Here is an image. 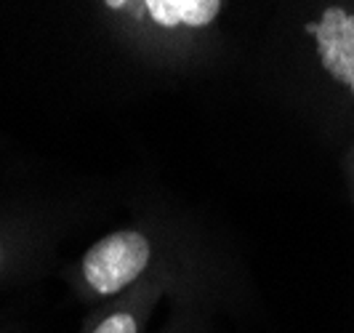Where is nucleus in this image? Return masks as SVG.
Wrapping results in <instances>:
<instances>
[{
	"label": "nucleus",
	"mask_w": 354,
	"mask_h": 333,
	"mask_svg": "<svg viewBox=\"0 0 354 333\" xmlns=\"http://www.w3.org/2000/svg\"><path fill=\"white\" fill-rule=\"evenodd\" d=\"M344 168H346V179H349V187H352V195H354V144H352V150L346 152Z\"/></svg>",
	"instance_id": "obj_4"
},
{
	"label": "nucleus",
	"mask_w": 354,
	"mask_h": 333,
	"mask_svg": "<svg viewBox=\"0 0 354 333\" xmlns=\"http://www.w3.org/2000/svg\"><path fill=\"white\" fill-rule=\"evenodd\" d=\"M312 43L322 72L354 102V8L325 6L312 24Z\"/></svg>",
	"instance_id": "obj_2"
},
{
	"label": "nucleus",
	"mask_w": 354,
	"mask_h": 333,
	"mask_svg": "<svg viewBox=\"0 0 354 333\" xmlns=\"http://www.w3.org/2000/svg\"><path fill=\"white\" fill-rule=\"evenodd\" d=\"M155 243L142 229H118L104 235L80 256L75 267L72 285L77 296L91 304H106L136 291L139 285L158 278L155 269Z\"/></svg>",
	"instance_id": "obj_1"
},
{
	"label": "nucleus",
	"mask_w": 354,
	"mask_h": 333,
	"mask_svg": "<svg viewBox=\"0 0 354 333\" xmlns=\"http://www.w3.org/2000/svg\"><path fill=\"white\" fill-rule=\"evenodd\" d=\"M165 291H168V280L144 282L136 291L102 304L93 315L83 320L80 333H144Z\"/></svg>",
	"instance_id": "obj_3"
},
{
	"label": "nucleus",
	"mask_w": 354,
	"mask_h": 333,
	"mask_svg": "<svg viewBox=\"0 0 354 333\" xmlns=\"http://www.w3.org/2000/svg\"><path fill=\"white\" fill-rule=\"evenodd\" d=\"M3 264H6V251H3V246H0V272H3Z\"/></svg>",
	"instance_id": "obj_5"
}]
</instances>
